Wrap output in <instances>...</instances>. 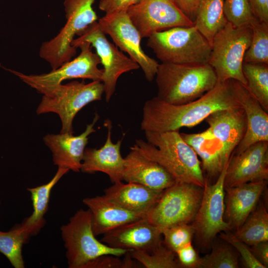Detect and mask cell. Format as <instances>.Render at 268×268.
<instances>
[{"instance_id":"cell-5","label":"cell","mask_w":268,"mask_h":268,"mask_svg":"<svg viewBox=\"0 0 268 268\" xmlns=\"http://www.w3.org/2000/svg\"><path fill=\"white\" fill-rule=\"evenodd\" d=\"M95 0H64L66 22L59 33L43 42L39 50L41 58L55 69L75 56L76 49L71 45L75 35L92 23L98 16L92 5Z\"/></svg>"},{"instance_id":"cell-27","label":"cell","mask_w":268,"mask_h":268,"mask_svg":"<svg viewBox=\"0 0 268 268\" xmlns=\"http://www.w3.org/2000/svg\"><path fill=\"white\" fill-rule=\"evenodd\" d=\"M223 10V0H201L194 25L211 46L216 33L227 23Z\"/></svg>"},{"instance_id":"cell-33","label":"cell","mask_w":268,"mask_h":268,"mask_svg":"<svg viewBox=\"0 0 268 268\" xmlns=\"http://www.w3.org/2000/svg\"><path fill=\"white\" fill-rule=\"evenodd\" d=\"M238 255L228 243L213 245L211 252L200 258L199 268H238Z\"/></svg>"},{"instance_id":"cell-14","label":"cell","mask_w":268,"mask_h":268,"mask_svg":"<svg viewBox=\"0 0 268 268\" xmlns=\"http://www.w3.org/2000/svg\"><path fill=\"white\" fill-rule=\"evenodd\" d=\"M127 12L141 39L173 27L194 25L175 0H139Z\"/></svg>"},{"instance_id":"cell-43","label":"cell","mask_w":268,"mask_h":268,"mask_svg":"<svg viewBox=\"0 0 268 268\" xmlns=\"http://www.w3.org/2000/svg\"></svg>"},{"instance_id":"cell-30","label":"cell","mask_w":268,"mask_h":268,"mask_svg":"<svg viewBox=\"0 0 268 268\" xmlns=\"http://www.w3.org/2000/svg\"><path fill=\"white\" fill-rule=\"evenodd\" d=\"M242 70L248 91L268 112V64L243 62Z\"/></svg>"},{"instance_id":"cell-24","label":"cell","mask_w":268,"mask_h":268,"mask_svg":"<svg viewBox=\"0 0 268 268\" xmlns=\"http://www.w3.org/2000/svg\"><path fill=\"white\" fill-rule=\"evenodd\" d=\"M162 192L138 183L120 181L105 189L104 195L121 207L146 216Z\"/></svg>"},{"instance_id":"cell-4","label":"cell","mask_w":268,"mask_h":268,"mask_svg":"<svg viewBox=\"0 0 268 268\" xmlns=\"http://www.w3.org/2000/svg\"><path fill=\"white\" fill-rule=\"evenodd\" d=\"M147 38V46L162 63L191 65L208 64L211 46L194 25L154 32Z\"/></svg>"},{"instance_id":"cell-21","label":"cell","mask_w":268,"mask_h":268,"mask_svg":"<svg viewBox=\"0 0 268 268\" xmlns=\"http://www.w3.org/2000/svg\"><path fill=\"white\" fill-rule=\"evenodd\" d=\"M267 182L224 187V219L231 230H237L255 208L266 187Z\"/></svg>"},{"instance_id":"cell-22","label":"cell","mask_w":268,"mask_h":268,"mask_svg":"<svg viewBox=\"0 0 268 268\" xmlns=\"http://www.w3.org/2000/svg\"><path fill=\"white\" fill-rule=\"evenodd\" d=\"M208 130L221 143L227 159L243 138L247 119L242 108L221 109L210 114L205 120Z\"/></svg>"},{"instance_id":"cell-8","label":"cell","mask_w":268,"mask_h":268,"mask_svg":"<svg viewBox=\"0 0 268 268\" xmlns=\"http://www.w3.org/2000/svg\"><path fill=\"white\" fill-rule=\"evenodd\" d=\"M104 93V84L100 80L61 84L43 95L36 113L58 114L62 123L61 133L73 134L72 123L77 113L88 104L101 100Z\"/></svg>"},{"instance_id":"cell-25","label":"cell","mask_w":268,"mask_h":268,"mask_svg":"<svg viewBox=\"0 0 268 268\" xmlns=\"http://www.w3.org/2000/svg\"><path fill=\"white\" fill-rule=\"evenodd\" d=\"M183 139L192 147L201 159L205 180L218 178L229 160L226 158L223 147L207 129L195 134L180 133Z\"/></svg>"},{"instance_id":"cell-20","label":"cell","mask_w":268,"mask_h":268,"mask_svg":"<svg viewBox=\"0 0 268 268\" xmlns=\"http://www.w3.org/2000/svg\"><path fill=\"white\" fill-rule=\"evenodd\" d=\"M108 133L104 144L100 148H85L80 171L88 174L101 172L106 174L112 183L123 181L124 158L121 154L122 139L116 143L111 138L112 124L106 120Z\"/></svg>"},{"instance_id":"cell-39","label":"cell","mask_w":268,"mask_h":268,"mask_svg":"<svg viewBox=\"0 0 268 268\" xmlns=\"http://www.w3.org/2000/svg\"><path fill=\"white\" fill-rule=\"evenodd\" d=\"M139 0H100L99 8L109 14L127 9L131 6L136 4Z\"/></svg>"},{"instance_id":"cell-26","label":"cell","mask_w":268,"mask_h":268,"mask_svg":"<svg viewBox=\"0 0 268 268\" xmlns=\"http://www.w3.org/2000/svg\"><path fill=\"white\" fill-rule=\"evenodd\" d=\"M69 170L58 167L52 179L47 183L33 188H28L32 202L33 212L22 223L33 235L38 233L45 224L44 215L46 213L52 190L62 177Z\"/></svg>"},{"instance_id":"cell-42","label":"cell","mask_w":268,"mask_h":268,"mask_svg":"<svg viewBox=\"0 0 268 268\" xmlns=\"http://www.w3.org/2000/svg\"><path fill=\"white\" fill-rule=\"evenodd\" d=\"M201 0H175L184 13L194 22Z\"/></svg>"},{"instance_id":"cell-6","label":"cell","mask_w":268,"mask_h":268,"mask_svg":"<svg viewBox=\"0 0 268 268\" xmlns=\"http://www.w3.org/2000/svg\"><path fill=\"white\" fill-rule=\"evenodd\" d=\"M252 34L251 26L238 27L228 22L215 35L208 64L214 70L217 82L233 79L246 85L242 65Z\"/></svg>"},{"instance_id":"cell-19","label":"cell","mask_w":268,"mask_h":268,"mask_svg":"<svg viewBox=\"0 0 268 268\" xmlns=\"http://www.w3.org/2000/svg\"><path fill=\"white\" fill-rule=\"evenodd\" d=\"M124 158L123 181L138 183L162 191L176 183L161 165L148 158L134 146Z\"/></svg>"},{"instance_id":"cell-15","label":"cell","mask_w":268,"mask_h":268,"mask_svg":"<svg viewBox=\"0 0 268 268\" xmlns=\"http://www.w3.org/2000/svg\"><path fill=\"white\" fill-rule=\"evenodd\" d=\"M268 179V141L255 143L231 155L226 169L224 187Z\"/></svg>"},{"instance_id":"cell-41","label":"cell","mask_w":268,"mask_h":268,"mask_svg":"<svg viewBox=\"0 0 268 268\" xmlns=\"http://www.w3.org/2000/svg\"><path fill=\"white\" fill-rule=\"evenodd\" d=\"M253 255L266 268L268 267V241L258 243L250 247Z\"/></svg>"},{"instance_id":"cell-28","label":"cell","mask_w":268,"mask_h":268,"mask_svg":"<svg viewBox=\"0 0 268 268\" xmlns=\"http://www.w3.org/2000/svg\"><path fill=\"white\" fill-rule=\"evenodd\" d=\"M233 234L249 246L268 241V213L263 203H258Z\"/></svg>"},{"instance_id":"cell-40","label":"cell","mask_w":268,"mask_h":268,"mask_svg":"<svg viewBox=\"0 0 268 268\" xmlns=\"http://www.w3.org/2000/svg\"><path fill=\"white\" fill-rule=\"evenodd\" d=\"M249 1L256 18L268 23V0H249Z\"/></svg>"},{"instance_id":"cell-12","label":"cell","mask_w":268,"mask_h":268,"mask_svg":"<svg viewBox=\"0 0 268 268\" xmlns=\"http://www.w3.org/2000/svg\"><path fill=\"white\" fill-rule=\"evenodd\" d=\"M228 163L214 183L205 180L201 202L191 223L202 248L211 245L218 233L231 230L224 219V179Z\"/></svg>"},{"instance_id":"cell-10","label":"cell","mask_w":268,"mask_h":268,"mask_svg":"<svg viewBox=\"0 0 268 268\" xmlns=\"http://www.w3.org/2000/svg\"><path fill=\"white\" fill-rule=\"evenodd\" d=\"M92 47L87 42L78 44L76 48H80V53L77 57L48 73L25 74L11 69L8 70L43 95L49 94L67 79L82 78L102 81L103 69L98 68L101 61L97 54L92 52Z\"/></svg>"},{"instance_id":"cell-7","label":"cell","mask_w":268,"mask_h":268,"mask_svg":"<svg viewBox=\"0 0 268 268\" xmlns=\"http://www.w3.org/2000/svg\"><path fill=\"white\" fill-rule=\"evenodd\" d=\"M61 231L69 268H82L89 261L103 255L121 257L128 252L110 247L96 238L88 209L77 210L68 222L61 226Z\"/></svg>"},{"instance_id":"cell-18","label":"cell","mask_w":268,"mask_h":268,"mask_svg":"<svg viewBox=\"0 0 268 268\" xmlns=\"http://www.w3.org/2000/svg\"><path fill=\"white\" fill-rule=\"evenodd\" d=\"M99 118V115L96 114L92 123L87 125L85 131L78 135L60 133L48 134L44 137V142L52 152L55 165L76 172L80 171L89 136L95 132L94 127Z\"/></svg>"},{"instance_id":"cell-1","label":"cell","mask_w":268,"mask_h":268,"mask_svg":"<svg viewBox=\"0 0 268 268\" xmlns=\"http://www.w3.org/2000/svg\"><path fill=\"white\" fill-rule=\"evenodd\" d=\"M240 107L228 80L217 82L211 90L187 103L170 104L156 96L147 100L142 109L140 127L144 132L179 131L199 124L216 111Z\"/></svg>"},{"instance_id":"cell-31","label":"cell","mask_w":268,"mask_h":268,"mask_svg":"<svg viewBox=\"0 0 268 268\" xmlns=\"http://www.w3.org/2000/svg\"><path fill=\"white\" fill-rule=\"evenodd\" d=\"M129 253L133 259L146 268H181L176 253L167 247L163 240L149 251H131Z\"/></svg>"},{"instance_id":"cell-29","label":"cell","mask_w":268,"mask_h":268,"mask_svg":"<svg viewBox=\"0 0 268 268\" xmlns=\"http://www.w3.org/2000/svg\"><path fill=\"white\" fill-rule=\"evenodd\" d=\"M31 235L22 224L7 232L0 231V253L14 268L25 267L22 247Z\"/></svg>"},{"instance_id":"cell-9","label":"cell","mask_w":268,"mask_h":268,"mask_svg":"<svg viewBox=\"0 0 268 268\" xmlns=\"http://www.w3.org/2000/svg\"><path fill=\"white\" fill-rule=\"evenodd\" d=\"M203 188L185 182H176L163 190L145 217L162 230L179 223H190L200 206Z\"/></svg>"},{"instance_id":"cell-32","label":"cell","mask_w":268,"mask_h":268,"mask_svg":"<svg viewBox=\"0 0 268 268\" xmlns=\"http://www.w3.org/2000/svg\"><path fill=\"white\" fill-rule=\"evenodd\" d=\"M251 42L244 57V62L268 64V23L258 19L251 24Z\"/></svg>"},{"instance_id":"cell-38","label":"cell","mask_w":268,"mask_h":268,"mask_svg":"<svg viewBox=\"0 0 268 268\" xmlns=\"http://www.w3.org/2000/svg\"><path fill=\"white\" fill-rule=\"evenodd\" d=\"M82 268H126L125 259L112 255H103L86 263Z\"/></svg>"},{"instance_id":"cell-23","label":"cell","mask_w":268,"mask_h":268,"mask_svg":"<svg viewBox=\"0 0 268 268\" xmlns=\"http://www.w3.org/2000/svg\"><path fill=\"white\" fill-rule=\"evenodd\" d=\"M82 201L91 212L92 228L96 237L145 217L121 207L104 195L85 198Z\"/></svg>"},{"instance_id":"cell-35","label":"cell","mask_w":268,"mask_h":268,"mask_svg":"<svg viewBox=\"0 0 268 268\" xmlns=\"http://www.w3.org/2000/svg\"><path fill=\"white\" fill-rule=\"evenodd\" d=\"M195 234L190 223H179L168 227L162 230L165 245L175 253L186 245L192 243Z\"/></svg>"},{"instance_id":"cell-17","label":"cell","mask_w":268,"mask_h":268,"mask_svg":"<svg viewBox=\"0 0 268 268\" xmlns=\"http://www.w3.org/2000/svg\"><path fill=\"white\" fill-rule=\"evenodd\" d=\"M230 82L235 99L243 109L247 119L245 134L233 154L242 152L255 143L268 141V114L245 85L233 79Z\"/></svg>"},{"instance_id":"cell-13","label":"cell","mask_w":268,"mask_h":268,"mask_svg":"<svg viewBox=\"0 0 268 268\" xmlns=\"http://www.w3.org/2000/svg\"><path fill=\"white\" fill-rule=\"evenodd\" d=\"M98 23L102 31L111 38L116 46L127 53L139 65L145 78L152 81L159 64L143 51L140 45L141 38L127 10L106 14L98 19Z\"/></svg>"},{"instance_id":"cell-16","label":"cell","mask_w":268,"mask_h":268,"mask_svg":"<svg viewBox=\"0 0 268 268\" xmlns=\"http://www.w3.org/2000/svg\"><path fill=\"white\" fill-rule=\"evenodd\" d=\"M162 231L143 217L104 234L101 241L113 248L149 251L161 241Z\"/></svg>"},{"instance_id":"cell-37","label":"cell","mask_w":268,"mask_h":268,"mask_svg":"<svg viewBox=\"0 0 268 268\" xmlns=\"http://www.w3.org/2000/svg\"><path fill=\"white\" fill-rule=\"evenodd\" d=\"M181 268H199L200 258L190 243L178 250L176 252Z\"/></svg>"},{"instance_id":"cell-2","label":"cell","mask_w":268,"mask_h":268,"mask_svg":"<svg viewBox=\"0 0 268 268\" xmlns=\"http://www.w3.org/2000/svg\"><path fill=\"white\" fill-rule=\"evenodd\" d=\"M144 133L146 141L136 139L133 146L163 167L176 182L191 183L203 188L205 178L201 162L179 131Z\"/></svg>"},{"instance_id":"cell-11","label":"cell","mask_w":268,"mask_h":268,"mask_svg":"<svg viewBox=\"0 0 268 268\" xmlns=\"http://www.w3.org/2000/svg\"><path fill=\"white\" fill-rule=\"evenodd\" d=\"M77 35L78 37L73 40L71 45L76 49L78 44L89 42L95 48L100 59L104 67L102 82L104 86L105 100L109 102L115 92L119 77L125 72L140 67L108 40L97 21L89 25Z\"/></svg>"},{"instance_id":"cell-36","label":"cell","mask_w":268,"mask_h":268,"mask_svg":"<svg viewBox=\"0 0 268 268\" xmlns=\"http://www.w3.org/2000/svg\"><path fill=\"white\" fill-rule=\"evenodd\" d=\"M220 238L230 244L240 254L242 263L246 268H266L252 253L248 246L230 231L220 233Z\"/></svg>"},{"instance_id":"cell-3","label":"cell","mask_w":268,"mask_h":268,"mask_svg":"<svg viewBox=\"0 0 268 268\" xmlns=\"http://www.w3.org/2000/svg\"><path fill=\"white\" fill-rule=\"evenodd\" d=\"M155 78L156 97L166 103L177 105L199 98L217 83L214 70L208 64L191 65L161 63Z\"/></svg>"},{"instance_id":"cell-34","label":"cell","mask_w":268,"mask_h":268,"mask_svg":"<svg viewBox=\"0 0 268 268\" xmlns=\"http://www.w3.org/2000/svg\"><path fill=\"white\" fill-rule=\"evenodd\" d=\"M223 10L227 21L235 27L251 26L257 19L249 0H223Z\"/></svg>"}]
</instances>
